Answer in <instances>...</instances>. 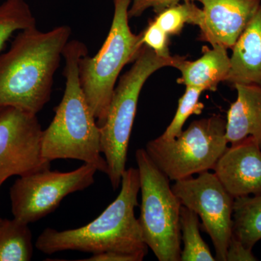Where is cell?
<instances>
[{
    "label": "cell",
    "mask_w": 261,
    "mask_h": 261,
    "mask_svg": "<svg viewBox=\"0 0 261 261\" xmlns=\"http://www.w3.org/2000/svg\"><path fill=\"white\" fill-rule=\"evenodd\" d=\"M119 195L102 214L89 224L78 228L58 231L47 228L38 237L35 246L51 255L65 250L97 254L119 252L143 260L148 252L135 207L139 206L140 175L137 168L123 173Z\"/></svg>",
    "instance_id": "7a4b0ae2"
},
{
    "label": "cell",
    "mask_w": 261,
    "mask_h": 261,
    "mask_svg": "<svg viewBox=\"0 0 261 261\" xmlns=\"http://www.w3.org/2000/svg\"><path fill=\"white\" fill-rule=\"evenodd\" d=\"M34 252L29 224L14 219L0 221V261H29Z\"/></svg>",
    "instance_id": "e0dca14e"
},
{
    "label": "cell",
    "mask_w": 261,
    "mask_h": 261,
    "mask_svg": "<svg viewBox=\"0 0 261 261\" xmlns=\"http://www.w3.org/2000/svg\"><path fill=\"white\" fill-rule=\"evenodd\" d=\"M113 1L112 24L102 47L94 57H82L79 63L81 86L99 127L107 116L120 73L135 61L144 46L141 33L134 34L128 23L130 0Z\"/></svg>",
    "instance_id": "5b68a950"
},
{
    "label": "cell",
    "mask_w": 261,
    "mask_h": 261,
    "mask_svg": "<svg viewBox=\"0 0 261 261\" xmlns=\"http://www.w3.org/2000/svg\"><path fill=\"white\" fill-rule=\"evenodd\" d=\"M179 57L163 58L144 45L132 68L122 75L115 88L107 116L99 126L101 151L107 162V175L113 190L119 187L126 171L130 133L142 87L158 70L173 67Z\"/></svg>",
    "instance_id": "277c9868"
},
{
    "label": "cell",
    "mask_w": 261,
    "mask_h": 261,
    "mask_svg": "<svg viewBox=\"0 0 261 261\" xmlns=\"http://www.w3.org/2000/svg\"><path fill=\"white\" fill-rule=\"evenodd\" d=\"M226 125L220 115L196 120L173 140L149 141L145 150L170 180L190 177L214 169L228 148Z\"/></svg>",
    "instance_id": "52a82bcc"
},
{
    "label": "cell",
    "mask_w": 261,
    "mask_h": 261,
    "mask_svg": "<svg viewBox=\"0 0 261 261\" xmlns=\"http://www.w3.org/2000/svg\"><path fill=\"white\" fill-rule=\"evenodd\" d=\"M5 181H3V180H0V187H1L2 185H3V184L4 183ZM2 218L0 217V221H1Z\"/></svg>",
    "instance_id": "484cf974"
},
{
    "label": "cell",
    "mask_w": 261,
    "mask_h": 261,
    "mask_svg": "<svg viewBox=\"0 0 261 261\" xmlns=\"http://www.w3.org/2000/svg\"><path fill=\"white\" fill-rule=\"evenodd\" d=\"M169 37L153 20H150L147 28L141 32L142 44L163 58L171 57L169 51Z\"/></svg>",
    "instance_id": "7402d4cb"
},
{
    "label": "cell",
    "mask_w": 261,
    "mask_h": 261,
    "mask_svg": "<svg viewBox=\"0 0 261 261\" xmlns=\"http://www.w3.org/2000/svg\"><path fill=\"white\" fill-rule=\"evenodd\" d=\"M202 56L196 61H187L179 57L173 65L181 72L178 84L185 87H195L202 91H216L221 82L227 79L231 61L227 49L221 46H204Z\"/></svg>",
    "instance_id": "5bb4252c"
},
{
    "label": "cell",
    "mask_w": 261,
    "mask_h": 261,
    "mask_svg": "<svg viewBox=\"0 0 261 261\" xmlns=\"http://www.w3.org/2000/svg\"><path fill=\"white\" fill-rule=\"evenodd\" d=\"M187 1L196 2L198 0H130L128 18H138L150 8L156 14H159L169 7Z\"/></svg>",
    "instance_id": "603a6c76"
},
{
    "label": "cell",
    "mask_w": 261,
    "mask_h": 261,
    "mask_svg": "<svg viewBox=\"0 0 261 261\" xmlns=\"http://www.w3.org/2000/svg\"><path fill=\"white\" fill-rule=\"evenodd\" d=\"M213 171L234 199L261 195V149L254 137L228 147Z\"/></svg>",
    "instance_id": "7c38bea8"
},
{
    "label": "cell",
    "mask_w": 261,
    "mask_h": 261,
    "mask_svg": "<svg viewBox=\"0 0 261 261\" xmlns=\"http://www.w3.org/2000/svg\"><path fill=\"white\" fill-rule=\"evenodd\" d=\"M238 97L227 113L226 137L228 143H237L247 137L257 141L261 149V87L236 84Z\"/></svg>",
    "instance_id": "9a60e30c"
},
{
    "label": "cell",
    "mask_w": 261,
    "mask_h": 261,
    "mask_svg": "<svg viewBox=\"0 0 261 261\" xmlns=\"http://www.w3.org/2000/svg\"><path fill=\"white\" fill-rule=\"evenodd\" d=\"M87 55V46L78 40L69 41L63 49L65 92L61 102L55 108L54 118L43 130L42 153L49 162L78 160L108 174L107 162L101 154L99 127L80 84L79 63Z\"/></svg>",
    "instance_id": "3957f363"
},
{
    "label": "cell",
    "mask_w": 261,
    "mask_h": 261,
    "mask_svg": "<svg viewBox=\"0 0 261 261\" xmlns=\"http://www.w3.org/2000/svg\"><path fill=\"white\" fill-rule=\"evenodd\" d=\"M42 134L37 115L0 108V180L50 168L42 153Z\"/></svg>",
    "instance_id": "30bf717a"
},
{
    "label": "cell",
    "mask_w": 261,
    "mask_h": 261,
    "mask_svg": "<svg viewBox=\"0 0 261 261\" xmlns=\"http://www.w3.org/2000/svg\"><path fill=\"white\" fill-rule=\"evenodd\" d=\"M202 5L199 39L226 49L233 45L255 15L261 0H198Z\"/></svg>",
    "instance_id": "8fae6325"
},
{
    "label": "cell",
    "mask_w": 261,
    "mask_h": 261,
    "mask_svg": "<svg viewBox=\"0 0 261 261\" xmlns=\"http://www.w3.org/2000/svg\"><path fill=\"white\" fill-rule=\"evenodd\" d=\"M71 29L43 32L37 27L18 33L9 50L0 55V108L37 115L50 99L55 73Z\"/></svg>",
    "instance_id": "6da1fadb"
},
{
    "label": "cell",
    "mask_w": 261,
    "mask_h": 261,
    "mask_svg": "<svg viewBox=\"0 0 261 261\" xmlns=\"http://www.w3.org/2000/svg\"><path fill=\"white\" fill-rule=\"evenodd\" d=\"M97 171L84 163L68 172L48 168L18 176L10 189L13 218L27 224L39 221L56 211L66 196L93 185Z\"/></svg>",
    "instance_id": "ba28073f"
},
{
    "label": "cell",
    "mask_w": 261,
    "mask_h": 261,
    "mask_svg": "<svg viewBox=\"0 0 261 261\" xmlns=\"http://www.w3.org/2000/svg\"><path fill=\"white\" fill-rule=\"evenodd\" d=\"M203 91L195 87H186L185 93L178 100L177 111L172 121L164 133L161 136L164 140L176 138L183 130L185 122L192 115H199L204 109V105L200 102L201 94Z\"/></svg>",
    "instance_id": "44dd1931"
},
{
    "label": "cell",
    "mask_w": 261,
    "mask_h": 261,
    "mask_svg": "<svg viewBox=\"0 0 261 261\" xmlns=\"http://www.w3.org/2000/svg\"><path fill=\"white\" fill-rule=\"evenodd\" d=\"M231 260H257V259L252 255V250L246 248L240 241L231 237L226 261Z\"/></svg>",
    "instance_id": "cb8c5ba5"
},
{
    "label": "cell",
    "mask_w": 261,
    "mask_h": 261,
    "mask_svg": "<svg viewBox=\"0 0 261 261\" xmlns=\"http://www.w3.org/2000/svg\"><path fill=\"white\" fill-rule=\"evenodd\" d=\"M181 241V261H214L216 257L200 235V223L196 213L181 205L180 211Z\"/></svg>",
    "instance_id": "ac0fdd59"
},
{
    "label": "cell",
    "mask_w": 261,
    "mask_h": 261,
    "mask_svg": "<svg viewBox=\"0 0 261 261\" xmlns=\"http://www.w3.org/2000/svg\"><path fill=\"white\" fill-rule=\"evenodd\" d=\"M36 19L25 0H5L0 5V51L16 31L37 27Z\"/></svg>",
    "instance_id": "d6986e66"
},
{
    "label": "cell",
    "mask_w": 261,
    "mask_h": 261,
    "mask_svg": "<svg viewBox=\"0 0 261 261\" xmlns=\"http://www.w3.org/2000/svg\"><path fill=\"white\" fill-rule=\"evenodd\" d=\"M82 260L87 261H139L137 257L119 252H105L93 254L92 256Z\"/></svg>",
    "instance_id": "d4e9b609"
},
{
    "label": "cell",
    "mask_w": 261,
    "mask_h": 261,
    "mask_svg": "<svg viewBox=\"0 0 261 261\" xmlns=\"http://www.w3.org/2000/svg\"><path fill=\"white\" fill-rule=\"evenodd\" d=\"M171 187L181 205L202 220L200 226L212 240L216 260L226 261L232 237L234 198L209 171L199 173L197 178L177 180Z\"/></svg>",
    "instance_id": "9c48e42d"
},
{
    "label": "cell",
    "mask_w": 261,
    "mask_h": 261,
    "mask_svg": "<svg viewBox=\"0 0 261 261\" xmlns=\"http://www.w3.org/2000/svg\"><path fill=\"white\" fill-rule=\"evenodd\" d=\"M232 237L247 249L261 240V195L234 199Z\"/></svg>",
    "instance_id": "2e32d148"
},
{
    "label": "cell",
    "mask_w": 261,
    "mask_h": 261,
    "mask_svg": "<svg viewBox=\"0 0 261 261\" xmlns=\"http://www.w3.org/2000/svg\"><path fill=\"white\" fill-rule=\"evenodd\" d=\"M202 18V8L195 2L187 1L166 8L156 15L154 22L168 35H178L186 24L199 27Z\"/></svg>",
    "instance_id": "ffe728a7"
},
{
    "label": "cell",
    "mask_w": 261,
    "mask_h": 261,
    "mask_svg": "<svg viewBox=\"0 0 261 261\" xmlns=\"http://www.w3.org/2000/svg\"><path fill=\"white\" fill-rule=\"evenodd\" d=\"M136 161L142 194L138 221L146 245L159 261H181V202L145 149H137Z\"/></svg>",
    "instance_id": "8992f818"
},
{
    "label": "cell",
    "mask_w": 261,
    "mask_h": 261,
    "mask_svg": "<svg viewBox=\"0 0 261 261\" xmlns=\"http://www.w3.org/2000/svg\"><path fill=\"white\" fill-rule=\"evenodd\" d=\"M231 49V68L225 82L233 87L252 84L261 87V3Z\"/></svg>",
    "instance_id": "4fadbf2b"
}]
</instances>
